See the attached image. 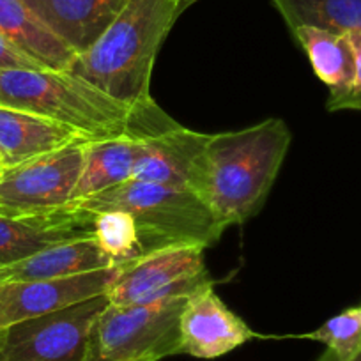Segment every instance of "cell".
Returning a JSON list of instances; mask_svg holds the SVG:
<instances>
[{
    "label": "cell",
    "mask_w": 361,
    "mask_h": 361,
    "mask_svg": "<svg viewBox=\"0 0 361 361\" xmlns=\"http://www.w3.org/2000/svg\"><path fill=\"white\" fill-rule=\"evenodd\" d=\"M176 0H126L124 8L69 73L130 109L152 103L156 57L177 22Z\"/></svg>",
    "instance_id": "6da1fadb"
},
{
    "label": "cell",
    "mask_w": 361,
    "mask_h": 361,
    "mask_svg": "<svg viewBox=\"0 0 361 361\" xmlns=\"http://www.w3.org/2000/svg\"><path fill=\"white\" fill-rule=\"evenodd\" d=\"M290 142L282 119L209 135L200 197L225 228L245 224L262 207Z\"/></svg>",
    "instance_id": "7a4b0ae2"
},
{
    "label": "cell",
    "mask_w": 361,
    "mask_h": 361,
    "mask_svg": "<svg viewBox=\"0 0 361 361\" xmlns=\"http://www.w3.org/2000/svg\"><path fill=\"white\" fill-rule=\"evenodd\" d=\"M75 204L92 213L124 211L131 214L147 253L177 245H197L207 250L225 231L199 193L137 179Z\"/></svg>",
    "instance_id": "3957f363"
},
{
    "label": "cell",
    "mask_w": 361,
    "mask_h": 361,
    "mask_svg": "<svg viewBox=\"0 0 361 361\" xmlns=\"http://www.w3.org/2000/svg\"><path fill=\"white\" fill-rule=\"evenodd\" d=\"M0 105L59 121L94 140L126 135L133 110L54 69H0Z\"/></svg>",
    "instance_id": "277c9868"
},
{
    "label": "cell",
    "mask_w": 361,
    "mask_h": 361,
    "mask_svg": "<svg viewBox=\"0 0 361 361\" xmlns=\"http://www.w3.org/2000/svg\"><path fill=\"white\" fill-rule=\"evenodd\" d=\"M188 300L190 296H180L152 303H109L92 328L87 360L159 361L180 354L179 322Z\"/></svg>",
    "instance_id": "5b68a950"
},
{
    "label": "cell",
    "mask_w": 361,
    "mask_h": 361,
    "mask_svg": "<svg viewBox=\"0 0 361 361\" xmlns=\"http://www.w3.org/2000/svg\"><path fill=\"white\" fill-rule=\"evenodd\" d=\"M128 135L138 142L131 179L200 195L209 135L180 126L156 102L131 110Z\"/></svg>",
    "instance_id": "8992f818"
},
{
    "label": "cell",
    "mask_w": 361,
    "mask_h": 361,
    "mask_svg": "<svg viewBox=\"0 0 361 361\" xmlns=\"http://www.w3.org/2000/svg\"><path fill=\"white\" fill-rule=\"evenodd\" d=\"M106 294L0 328V361H87Z\"/></svg>",
    "instance_id": "52a82bcc"
},
{
    "label": "cell",
    "mask_w": 361,
    "mask_h": 361,
    "mask_svg": "<svg viewBox=\"0 0 361 361\" xmlns=\"http://www.w3.org/2000/svg\"><path fill=\"white\" fill-rule=\"evenodd\" d=\"M89 140L0 169V214L30 216L71 206Z\"/></svg>",
    "instance_id": "ba28073f"
},
{
    "label": "cell",
    "mask_w": 361,
    "mask_h": 361,
    "mask_svg": "<svg viewBox=\"0 0 361 361\" xmlns=\"http://www.w3.org/2000/svg\"><path fill=\"white\" fill-rule=\"evenodd\" d=\"M204 252L202 246L177 245L145 253L121 267L106 298L112 305H135L192 296L213 283Z\"/></svg>",
    "instance_id": "9c48e42d"
},
{
    "label": "cell",
    "mask_w": 361,
    "mask_h": 361,
    "mask_svg": "<svg viewBox=\"0 0 361 361\" xmlns=\"http://www.w3.org/2000/svg\"><path fill=\"white\" fill-rule=\"evenodd\" d=\"M121 267L50 280L0 282V328L106 294Z\"/></svg>",
    "instance_id": "30bf717a"
},
{
    "label": "cell",
    "mask_w": 361,
    "mask_h": 361,
    "mask_svg": "<svg viewBox=\"0 0 361 361\" xmlns=\"http://www.w3.org/2000/svg\"><path fill=\"white\" fill-rule=\"evenodd\" d=\"M94 235V213L71 204L30 216L0 214V267L25 260L61 243Z\"/></svg>",
    "instance_id": "8fae6325"
},
{
    "label": "cell",
    "mask_w": 361,
    "mask_h": 361,
    "mask_svg": "<svg viewBox=\"0 0 361 361\" xmlns=\"http://www.w3.org/2000/svg\"><path fill=\"white\" fill-rule=\"evenodd\" d=\"M180 354L214 360L238 349L257 335L214 293L213 283L190 296L180 314Z\"/></svg>",
    "instance_id": "7c38bea8"
},
{
    "label": "cell",
    "mask_w": 361,
    "mask_h": 361,
    "mask_svg": "<svg viewBox=\"0 0 361 361\" xmlns=\"http://www.w3.org/2000/svg\"><path fill=\"white\" fill-rule=\"evenodd\" d=\"M23 4L66 47L82 55L112 25L126 0H23Z\"/></svg>",
    "instance_id": "4fadbf2b"
},
{
    "label": "cell",
    "mask_w": 361,
    "mask_h": 361,
    "mask_svg": "<svg viewBox=\"0 0 361 361\" xmlns=\"http://www.w3.org/2000/svg\"><path fill=\"white\" fill-rule=\"evenodd\" d=\"M80 140H89V137L68 124L0 105V151L4 154V166L27 161Z\"/></svg>",
    "instance_id": "5bb4252c"
},
{
    "label": "cell",
    "mask_w": 361,
    "mask_h": 361,
    "mask_svg": "<svg viewBox=\"0 0 361 361\" xmlns=\"http://www.w3.org/2000/svg\"><path fill=\"white\" fill-rule=\"evenodd\" d=\"M106 267H116V264L99 248L94 238H85L50 246L43 252L34 253L29 259L11 266H2L0 282L66 279Z\"/></svg>",
    "instance_id": "9a60e30c"
},
{
    "label": "cell",
    "mask_w": 361,
    "mask_h": 361,
    "mask_svg": "<svg viewBox=\"0 0 361 361\" xmlns=\"http://www.w3.org/2000/svg\"><path fill=\"white\" fill-rule=\"evenodd\" d=\"M0 37L54 71H69L78 57L47 29L23 0H0Z\"/></svg>",
    "instance_id": "2e32d148"
},
{
    "label": "cell",
    "mask_w": 361,
    "mask_h": 361,
    "mask_svg": "<svg viewBox=\"0 0 361 361\" xmlns=\"http://www.w3.org/2000/svg\"><path fill=\"white\" fill-rule=\"evenodd\" d=\"M138 142L131 135L89 140L73 204L99 195L133 177Z\"/></svg>",
    "instance_id": "e0dca14e"
},
{
    "label": "cell",
    "mask_w": 361,
    "mask_h": 361,
    "mask_svg": "<svg viewBox=\"0 0 361 361\" xmlns=\"http://www.w3.org/2000/svg\"><path fill=\"white\" fill-rule=\"evenodd\" d=\"M293 34L315 75L328 85L329 99L347 94L354 83V59L347 37L314 27H298Z\"/></svg>",
    "instance_id": "ac0fdd59"
},
{
    "label": "cell",
    "mask_w": 361,
    "mask_h": 361,
    "mask_svg": "<svg viewBox=\"0 0 361 361\" xmlns=\"http://www.w3.org/2000/svg\"><path fill=\"white\" fill-rule=\"evenodd\" d=\"M290 30L314 27L326 32L345 34L361 30V0H271Z\"/></svg>",
    "instance_id": "d6986e66"
},
{
    "label": "cell",
    "mask_w": 361,
    "mask_h": 361,
    "mask_svg": "<svg viewBox=\"0 0 361 361\" xmlns=\"http://www.w3.org/2000/svg\"><path fill=\"white\" fill-rule=\"evenodd\" d=\"M92 238L119 267L147 253L142 245L133 216L124 211H96Z\"/></svg>",
    "instance_id": "ffe728a7"
},
{
    "label": "cell",
    "mask_w": 361,
    "mask_h": 361,
    "mask_svg": "<svg viewBox=\"0 0 361 361\" xmlns=\"http://www.w3.org/2000/svg\"><path fill=\"white\" fill-rule=\"evenodd\" d=\"M303 338L315 340L328 347L338 361H349L361 353V305L328 319L321 328Z\"/></svg>",
    "instance_id": "44dd1931"
},
{
    "label": "cell",
    "mask_w": 361,
    "mask_h": 361,
    "mask_svg": "<svg viewBox=\"0 0 361 361\" xmlns=\"http://www.w3.org/2000/svg\"><path fill=\"white\" fill-rule=\"evenodd\" d=\"M345 37L354 59V83H353V89H350L347 94L328 99V109L331 110V112H335V110H360L361 109V30L345 34Z\"/></svg>",
    "instance_id": "7402d4cb"
},
{
    "label": "cell",
    "mask_w": 361,
    "mask_h": 361,
    "mask_svg": "<svg viewBox=\"0 0 361 361\" xmlns=\"http://www.w3.org/2000/svg\"><path fill=\"white\" fill-rule=\"evenodd\" d=\"M0 69H47L0 37Z\"/></svg>",
    "instance_id": "603a6c76"
},
{
    "label": "cell",
    "mask_w": 361,
    "mask_h": 361,
    "mask_svg": "<svg viewBox=\"0 0 361 361\" xmlns=\"http://www.w3.org/2000/svg\"><path fill=\"white\" fill-rule=\"evenodd\" d=\"M177 2V15H183L188 8H192L193 4H197L199 0H176Z\"/></svg>",
    "instance_id": "cb8c5ba5"
},
{
    "label": "cell",
    "mask_w": 361,
    "mask_h": 361,
    "mask_svg": "<svg viewBox=\"0 0 361 361\" xmlns=\"http://www.w3.org/2000/svg\"><path fill=\"white\" fill-rule=\"evenodd\" d=\"M317 361H338V360H336V357H335V354H333L331 350H326V353L322 354V356L319 357ZM349 361H361V353L357 354V356H354L353 360H349Z\"/></svg>",
    "instance_id": "d4e9b609"
},
{
    "label": "cell",
    "mask_w": 361,
    "mask_h": 361,
    "mask_svg": "<svg viewBox=\"0 0 361 361\" xmlns=\"http://www.w3.org/2000/svg\"><path fill=\"white\" fill-rule=\"evenodd\" d=\"M4 154H2V151H0V169H4Z\"/></svg>",
    "instance_id": "484cf974"
},
{
    "label": "cell",
    "mask_w": 361,
    "mask_h": 361,
    "mask_svg": "<svg viewBox=\"0 0 361 361\" xmlns=\"http://www.w3.org/2000/svg\"><path fill=\"white\" fill-rule=\"evenodd\" d=\"M357 112H361V109H360V110H357Z\"/></svg>",
    "instance_id": "4316f807"
},
{
    "label": "cell",
    "mask_w": 361,
    "mask_h": 361,
    "mask_svg": "<svg viewBox=\"0 0 361 361\" xmlns=\"http://www.w3.org/2000/svg\"><path fill=\"white\" fill-rule=\"evenodd\" d=\"M87 361H92V360H87Z\"/></svg>",
    "instance_id": "83f0119b"
}]
</instances>
